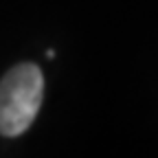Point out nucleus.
Masks as SVG:
<instances>
[{
	"instance_id": "f257e3e1",
	"label": "nucleus",
	"mask_w": 158,
	"mask_h": 158,
	"mask_svg": "<svg viewBox=\"0 0 158 158\" xmlns=\"http://www.w3.org/2000/svg\"><path fill=\"white\" fill-rule=\"evenodd\" d=\"M44 99V77L35 64L13 66L0 81V134L20 136L31 127Z\"/></svg>"
}]
</instances>
